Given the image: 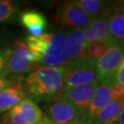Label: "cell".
Returning <instances> with one entry per match:
<instances>
[{
	"mask_svg": "<svg viewBox=\"0 0 124 124\" xmlns=\"http://www.w3.org/2000/svg\"><path fill=\"white\" fill-rule=\"evenodd\" d=\"M63 88V66H41L26 78V90L32 100L51 101Z\"/></svg>",
	"mask_w": 124,
	"mask_h": 124,
	"instance_id": "1",
	"label": "cell"
},
{
	"mask_svg": "<svg viewBox=\"0 0 124 124\" xmlns=\"http://www.w3.org/2000/svg\"><path fill=\"white\" fill-rule=\"evenodd\" d=\"M96 61L88 58H79L68 61L63 66L64 88L98 82L96 72Z\"/></svg>",
	"mask_w": 124,
	"mask_h": 124,
	"instance_id": "2",
	"label": "cell"
},
{
	"mask_svg": "<svg viewBox=\"0 0 124 124\" xmlns=\"http://www.w3.org/2000/svg\"><path fill=\"white\" fill-rule=\"evenodd\" d=\"M124 56V43L117 40L102 56L96 61V72L98 82L116 83L115 76Z\"/></svg>",
	"mask_w": 124,
	"mask_h": 124,
	"instance_id": "3",
	"label": "cell"
},
{
	"mask_svg": "<svg viewBox=\"0 0 124 124\" xmlns=\"http://www.w3.org/2000/svg\"><path fill=\"white\" fill-rule=\"evenodd\" d=\"M44 50L40 64L43 66L60 67L68 62L65 50L66 36L62 32L43 33Z\"/></svg>",
	"mask_w": 124,
	"mask_h": 124,
	"instance_id": "4",
	"label": "cell"
},
{
	"mask_svg": "<svg viewBox=\"0 0 124 124\" xmlns=\"http://www.w3.org/2000/svg\"><path fill=\"white\" fill-rule=\"evenodd\" d=\"M81 112L72 103L57 97L51 100L43 124H80Z\"/></svg>",
	"mask_w": 124,
	"mask_h": 124,
	"instance_id": "5",
	"label": "cell"
},
{
	"mask_svg": "<svg viewBox=\"0 0 124 124\" xmlns=\"http://www.w3.org/2000/svg\"><path fill=\"white\" fill-rule=\"evenodd\" d=\"M43 113L34 100L26 98L8 111L7 123L9 124H41Z\"/></svg>",
	"mask_w": 124,
	"mask_h": 124,
	"instance_id": "6",
	"label": "cell"
},
{
	"mask_svg": "<svg viewBox=\"0 0 124 124\" xmlns=\"http://www.w3.org/2000/svg\"><path fill=\"white\" fill-rule=\"evenodd\" d=\"M98 85V82H94L91 84L81 85L63 88L58 97L69 101L75 108H77L78 110L81 112L82 115L81 119H82L90 105L91 99L93 98Z\"/></svg>",
	"mask_w": 124,
	"mask_h": 124,
	"instance_id": "7",
	"label": "cell"
},
{
	"mask_svg": "<svg viewBox=\"0 0 124 124\" xmlns=\"http://www.w3.org/2000/svg\"><path fill=\"white\" fill-rule=\"evenodd\" d=\"M54 20L57 24L62 26L84 30L92 20V18L75 6L74 2H67L57 9Z\"/></svg>",
	"mask_w": 124,
	"mask_h": 124,
	"instance_id": "8",
	"label": "cell"
},
{
	"mask_svg": "<svg viewBox=\"0 0 124 124\" xmlns=\"http://www.w3.org/2000/svg\"><path fill=\"white\" fill-rule=\"evenodd\" d=\"M28 60V47L25 41L18 40L15 41L12 48H9L7 62V75H23L33 67Z\"/></svg>",
	"mask_w": 124,
	"mask_h": 124,
	"instance_id": "9",
	"label": "cell"
},
{
	"mask_svg": "<svg viewBox=\"0 0 124 124\" xmlns=\"http://www.w3.org/2000/svg\"><path fill=\"white\" fill-rule=\"evenodd\" d=\"M110 85L111 84H108V83L98 82V86L95 90L93 98L90 102V105L85 114L81 119L80 124H91L98 112L112 101L110 94Z\"/></svg>",
	"mask_w": 124,
	"mask_h": 124,
	"instance_id": "10",
	"label": "cell"
},
{
	"mask_svg": "<svg viewBox=\"0 0 124 124\" xmlns=\"http://www.w3.org/2000/svg\"><path fill=\"white\" fill-rule=\"evenodd\" d=\"M108 11L96 18H93L84 30V36L85 43L96 40H115L110 36L108 28Z\"/></svg>",
	"mask_w": 124,
	"mask_h": 124,
	"instance_id": "11",
	"label": "cell"
},
{
	"mask_svg": "<svg viewBox=\"0 0 124 124\" xmlns=\"http://www.w3.org/2000/svg\"><path fill=\"white\" fill-rule=\"evenodd\" d=\"M26 98L24 87L18 83H11L0 91V113L10 110Z\"/></svg>",
	"mask_w": 124,
	"mask_h": 124,
	"instance_id": "12",
	"label": "cell"
},
{
	"mask_svg": "<svg viewBox=\"0 0 124 124\" xmlns=\"http://www.w3.org/2000/svg\"><path fill=\"white\" fill-rule=\"evenodd\" d=\"M20 22L26 28L31 36H40L43 34L47 27V20L39 11L27 10L20 14Z\"/></svg>",
	"mask_w": 124,
	"mask_h": 124,
	"instance_id": "13",
	"label": "cell"
},
{
	"mask_svg": "<svg viewBox=\"0 0 124 124\" xmlns=\"http://www.w3.org/2000/svg\"><path fill=\"white\" fill-rule=\"evenodd\" d=\"M85 40L84 31L74 29L66 36L65 39V50L68 60H75L83 58Z\"/></svg>",
	"mask_w": 124,
	"mask_h": 124,
	"instance_id": "14",
	"label": "cell"
},
{
	"mask_svg": "<svg viewBox=\"0 0 124 124\" xmlns=\"http://www.w3.org/2000/svg\"><path fill=\"white\" fill-rule=\"evenodd\" d=\"M124 108V100H112L96 115L91 124H115L116 119Z\"/></svg>",
	"mask_w": 124,
	"mask_h": 124,
	"instance_id": "15",
	"label": "cell"
},
{
	"mask_svg": "<svg viewBox=\"0 0 124 124\" xmlns=\"http://www.w3.org/2000/svg\"><path fill=\"white\" fill-rule=\"evenodd\" d=\"M108 28L113 39L124 43V18L117 10L113 12L108 11Z\"/></svg>",
	"mask_w": 124,
	"mask_h": 124,
	"instance_id": "16",
	"label": "cell"
},
{
	"mask_svg": "<svg viewBox=\"0 0 124 124\" xmlns=\"http://www.w3.org/2000/svg\"><path fill=\"white\" fill-rule=\"evenodd\" d=\"M117 40H96L92 42L85 43L83 53V58H88L97 60L102 56Z\"/></svg>",
	"mask_w": 124,
	"mask_h": 124,
	"instance_id": "17",
	"label": "cell"
},
{
	"mask_svg": "<svg viewBox=\"0 0 124 124\" xmlns=\"http://www.w3.org/2000/svg\"><path fill=\"white\" fill-rule=\"evenodd\" d=\"M75 6L82 9L85 14L91 18H96L103 14L106 10L107 3L101 0H76L73 1Z\"/></svg>",
	"mask_w": 124,
	"mask_h": 124,
	"instance_id": "18",
	"label": "cell"
},
{
	"mask_svg": "<svg viewBox=\"0 0 124 124\" xmlns=\"http://www.w3.org/2000/svg\"><path fill=\"white\" fill-rule=\"evenodd\" d=\"M16 12L17 8L15 3L8 0H0V22L8 20Z\"/></svg>",
	"mask_w": 124,
	"mask_h": 124,
	"instance_id": "19",
	"label": "cell"
},
{
	"mask_svg": "<svg viewBox=\"0 0 124 124\" xmlns=\"http://www.w3.org/2000/svg\"><path fill=\"white\" fill-rule=\"evenodd\" d=\"M110 94L112 100H124V86L117 83L110 85Z\"/></svg>",
	"mask_w": 124,
	"mask_h": 124,
	"instance_id": "20",
	"label": "cell"
},
{
	"mask_svg": "<svg viewBox=\"0 0 124 124\" xmlns=\"http://www.w3.org/2000/svg\"><path fill=\"white\" fill-rule=\"evenodd\" d=\"M9 49H0V78L7 75V62Z\"/></svg>",
	"mask_w": 124,
	"mask_h": 124,
	"instance_id": "21",
	"label": "cell"
},
{
	"mask_svg": "<svg viewBox=\"0 0 124 124\" xmlns=\"http://www.w3.org/2000/svg\"><path fill=\"white\" fill-rule=\"evenodd\" d=\"M115 82L117 84L124 86V56H123V59H122V62H121L120 67L118 69V71L116 73Z\"/></svg>",
	"mask_w": 124,
	"mask_h": 124,
	"instance_id": "22",
	"label": "cell"
},
{
	"mask_svg": "<svg viewBox=\"0 0 124 124\" xmlns=\"http://www.w3.org/2000/svg\"><path fill=\"white\" fill-rule=\"evenodd\" d=\"M115 6L117 8V11L124 18V1H117Z\"/></svg>",
	"mask_w": 124,
	"mask_h": 124,
	"instance_id": "23",
	"label": "cell"
},
{
	"mask_svg": "<svg viewBox=\"0 0 124 124\" xmlns=\"http://www.w3.org/2000/svg\"><path fill=\"white\" fill-rule=\"evenodd\" d=\"M10 84H11V81H9L8 78H6V77L0 78V91L3 90L5 87H7Z\"/></svg>",
	"mask_w": 124,
	"mask_h": 124,
	"instance_id": "24",
	"label": "cell"
},
{
	"mask_svg": "<svg viewBox=\"0 0 124 124\" xmlns=\"http://www.w3.org/2000/svg\"><path fill=\"white\" fill-rule=\"evenodd\" d=\"M115 124H124V108L121 109V111L120 112V114L117 117Z\"/></svg>",
	"mask_w": 124,
	"mask_h": 124,
	"instance_id": "25",
	"label": "cell"
},
{
	"mask_svg": "<svg viewBox=\"0 0 124 124\" xmlns=\"http://www.w3.org/2000/svg\"><path fill=\"white\" fill-rule=\"evenodd\" d=\"M6 124H9V123H6ZM41 124H43V122H42V123H41Z\"/></svg>",
	"mask_w": 124,
	"mask_h": 124,
	"instance_id": "26",
	"label": "cell"
}]
</instances>
